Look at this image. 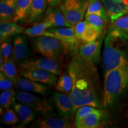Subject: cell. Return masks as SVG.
<instances>
[{
    "label": "cell",
    "mask_w": 128,
    "mask_h": 128,
    "mask_svg": "<svg viewBox=\"0 0 128 128\" xmlns=\"http://www.w3.org/2000/svg\"><path fill=\"white\" fill-rule=\"evenodd\" d=\"M94 63L78 55L69 64L68 71L72 80V88L70 95L77 110L83 106L100 108L98 96V76Z\"/></svg>",
    "instance_id": "cell-1"
},
{
    "label": "cell",
    "mask_w": 128,
    "mask_h": 128,
    "mask_svg": "<svg viewBox=\"0 0 128 128\" xmlns=\"http://www.w3.org/2000/svg\"><path fill=\"white\" fill-rule=\"evenodd\" d=\"M128 36L112 26L104 39L103 64L105 73L127 61L125 40Z\"/></svg>",
    "instance_id": "cell-2"
},
{
    "label": "cell",
    "mask_w": 128,
    "mask_h": 128,
    "mask_svg": "<svg viewBox=\"0 0 128 128\" xmlns=\"http://www.w3.org/2000/svg\"><path fill=\"white\" fill-rule=\"evenodd\" d=\"M128 87V60L105 73L103 105L107 108L114 103Z\"/></svg>",
    "instance_id": "cell-3"
},
{
    "label": "cell",
    "mask_w": 128,
    "mask_h": 128,
    "mask_svg": "<svg viewBox=\"0 0 128 128\" xmlns=\"http://www.w3.org/2000/svg\"><path fill=\"white\" fill-rule=\"evenodd\" d=\"M32 50L36 54L61 62L71 47L60 40L50 36L32 37L30 39Z\"/></svg>",
    "instance_id": "cell-4"
},
{
    "label": "cell",
    "mask_w": 128,
    "mask_h": 128,
    "mask_svg": "<svg viewBox=\"0 0 128 128\" xmlns=\"http://www.w3.org/2000/svg\"><path fill=\"white\" fill-rule=\"evenodd\" d=\"M89 0H63L60 8L71 26L83 20L87 12Z\"/></svg>",
    "instance_id": "cell-5"
},
{
    "label": "cell",
    "mask_w": 128,
    "mask_h": 128,
    "mask_svg": "<svg viewBox=\"0 0 128 128\" xmlns=\"http://www.w3.org/2000/svg\"><path fill=\"white\" fill-rule=\"evenodd\" d=\"M19 70L28 69H40L49 71L56 76L62 72L60 62L46 56L28 58L18 65Z\"/></svg>",
    "instance_id": "cell-6"
},
{
    "label": "cell",
    "mask_w": 128,
    "mask_h": 128,
    "mask_svg": "<svg viewBox=\"0 0 128 128\" xmlns=\"http://www.w3.org/2000/svg\"><path fill=\"white\" fill-rule=\"evenodd\" d=\"M16 99L18 102L28 104L36 113L47 115L53 113V106L50 100L37 96L32 92L20 90L17 92Z\"/></svg>",
    "instance_id": "cell-7"
},
{
    "label": "cell",
    "mask_w": 128,
    "mask_h": 128,
    "mask_svg": "<svg viewBox=\"0 0 128 128\" xmlns=\"http://www.w3.org/2000/svg\"><path fill=\"white\" fill-rule=\"evenodd\" d=\"M100 39L90 42H82L79 46V55L87 61L95 64L100 58L105 33Z\"/></svg>",
    "instance_id": "cell-8"
},
{
    "label": "cell",
    "mask_w": 128,
    "mask_h": 128,
    "mask_svg": "<svg viewBox=\"0 0 128 128\" xmlns=\"http://www.w3.org/2000/svg\"><path fill=\"white\" fill-rule=\"evenodd\" d=\"M21 76L50 87H55L58 81L57 76L50 72L40 69L19 70Z\"/></svg>",
    "instance_id": "cell-9"
},
{
    "label": "cell",
    "mask_w": 128,
    "mask_h": 128,
    "mask_svg": "<svg viewBox=\"0 0 128 128\" xmlns=\"http://www.w3.org/2000/svg\"><path fill=\"white\" fill-rule=\"evenodd\" d=\"M74 27L76 38L82 42L97 40L103 35V32L99 31L85 20L78 22Z\"/></svg>",
    "instance_id": "cell-10"
},
{
    "label": "cell",
    "mask_w": 128,
    "mask_h": 128,
    "mask_svg": "<svg viewBox=\"0 0 128 128\" xmlns=\"http://www.w3.org/2000/svg\"><path fill=\"white\" fill-rule=\"evenodd\" d=\"M53 98L56 108L62 117L69 118L76 114V108L69 94L58 92L54 93Z\"/></svg>",
    "instance_id": "cell-11"
},
{
    "label": "cell",
    "mask_w": 128,
    "mask_h": 128,
    "mask_svg": "<svg viewBox=\"0 0 128 128\" xmlns=\"http://www.w3.org/2000/svg\"><path fill=\"white\" fill-rule=\"evenodd\" d=\"M13 52L12 58L17 64L30 56L28 41L26 34H18L13 37Z\"/></svg>",
    "instance_id": "cell-12"
},
{
    "label": "cell",
    "mask_w": 128,
    "mask_h": 128,
    "mask_svg": "<svg viewBox=\"0 0 128 128\" xmlns=\"http://www.w3.org/2000/svg\"><path fill=\"white\" fill-rule=\"evenodd\" d=\"M66 118H56L44 116L34 120L30 124V128H70L74 124Z\"/></svg>",
    "instance_id": "cell-13"
},
{
    "label": "cell",
    "mask_w": 128,
    "mask_h": 128,
    "mask_svg": "<svg viewBox=\"0 0 128 128\" xmlns=\"http://www.w3.org/2000/svg\"><path fill=\"white\" fill-rule=\"evenodd\" d=\"M106 9L111 23L128 14V0H101Z\"/></svg>",
    "instance_id": "cell-14"
},
{
    "label": "cell",
    "mask_w": 128,
    "mask_h": 128,
    "mask_svg": "<svg viewBox=\"0 0 128 128\" xmlns=\"http://www.w3.org/2000/svg\"><path fill=\"white\" fill-rule=\"evenodd\" d=\"M16 87L18 88L20 90L34 92L42 95H45L49 91V87L47 85L36 82L33 80L21 76L20 75L18 76L16 81Z\"/></svg>",
    "instance_id": "cell-15"
},
{
    "label": "cell",
    "mask_w": 128,
    "mask_h": 128,
    "mask_svg": "<svg viewBox=\"0 0 128 128\" xmlns=\"http://www.w3.org/2000/svg\"><path fill=\"white\" fill-rule=\"evenodd\" d=\"M43 21L50 24L52 28L72 26L67 21L60 7H52L49 6Z\"/></svg>",
    "instance_id": "cell-16"
},
{
    "label": "cell",
    "mask_w": 128,
    "mask_h": 128,
    "mask_svg": "<svg viewBox=\"0 0 128 128\" xmlns=\"http://www.w3.org/2000/svg\"><path fill=\"white\" fill-rule=\"evenodd\" d=\"M48 30L55 34L56 38L66 43L71 48H74L78 44V40L75 35L74 27L50 28Z\"/></svg>",
    "instance_id": "cell-17"
},
{
    "label": "cell",
    "mask_w": 128,
    "mask_h": 128,
    "mask_svg": "<svg viewBox=\"0 0 128 128\" xmlns=\"http://www.w3.org/2000/svg\"><path fill=\"white\" fill-rule=\"evenodd\" d=\"M13 108L17 113L20 119V124L18 127L28 126L34 120L36 112L28 105L18 102L15 103Z\"/></svg>",
    "instance_id": "cell-18"
},
{
    "label": "cell",
    "mask_w": 128,
    "mask_h": 128,
    "mask_svg": "<svg viewBox=\"0 0 128 128\" xmlns=\"http://www.w3.org/2000/svg\"><path fill=\"white\" fill-rule=\"evenodd\" d=\"M48 0H33L28 12L26 22L28 24H32L37 22L45 12Z\"/></svg>",
    "instance_id": "cell-19"
},
{
    "label": "cell",
    "mask_w": 128,
    "mask_h": 128,
    "mask_svg": "<svg viewBox=\"0 0 128 128\" xmlns=\"http://www.w3.org/2000/svg\"><path fill=\"white\" fill-rule=\"evenodd\" d=\"M25 28L17 24L16 22H1L0 23V40L1 42L18 34L23 33Z\"/></svg>",
    "instance_id": "cell-20"
},
{
    "label": "cell",
    "mask_w": 128,
    "mask_h": 128,
    "mask_svg": "<svg viewBox=\"0 0 128 128\" xmlns=\"http://www.w3.org/2000/svg\"><path fill=\"white\" fill-rule=\"evenodd\" d=\"M102 116V111L97 108L94 112L85 117L78 124L75 125L74 128H96L100 127Z\"/></svg>",
    "instance_id": "cell-21"
},
{
    "label": "cell",
    "mask_w": 128,
    "mask_h": 128,
    "mask_svg": "<svg viewBox=\"0 0 128 128\" xmlns=\"http://www.w3.org/2000/svg\"><path fill=\"white\" fill-rule=\"evenodd\" d=\"M18 0H1L0 2V20L12 22L15 14Z\"/></svg>",
    "instance_id": "cell-22"
},
{
    "label": "cell",
    "mask_w": 128,
    "mask_h": 128,
    "mask_svg": "<svg viewBox=\"0 0 128 128\" xmlns=\"http://www.w3.org/2000/svg\"><path fill=\"white\" fill-rule=\"evenodd\" d=\"M32 2L33 0H18L12 21L17 23L26 20Z\"/></svg>",
    "instance_id": "cell-23"
},
{
    "label": "cell",
    "mask_w": 128,
    "mask_h": 128,
    "mask_svg": "<svg viewBox=\"0 0 128 128\" xmlns=\"http://www.w3.org/2000/svg\"><path fill=\"white\" fill-rule=\"evenodd\" d=\"M91 14L100 16L106 23L110 20L106 9L101 0H89L86 15Z\"/></svg>",
    "instance_id": "cell-24"
},
{
    "label": "cell",
    "mask_w": 128,
    "mask_h": 128,
    "mask_svg": "<svg viewBox=\"0 0 128 128\" xmlns=\"http://www.w3.org/2000/svg\"><path fill=\"white\" fill-rule=\"evenodd\" d=\"M17 64L12 58L6 61L0 62L1 71L6 76L12 79L15 83L18 76H20L19 68L17 67Z\"/></svg>",
    "instance_id": "cell-25"
},
{
    "label": "cell",
    "mask_w": 128,
    "mask_h": 128,
    "mask_svg": "<svg viewBox=\"0 0 128 128\" xmlns=\"http://www.w3.org/2000/svg\"><path fill=\"white\" fill-rule=\"evenodd\" d=\"M72 80L67 70L60 74L55 86V90L57 92L70 94L72 88Z\"/></svg>",
    "instance_id": "cell-26"
},
{
    "label": "cell",
    "mask_w": 128,
    "mask_h": 128,
    "mask_svg": "<svg viewBox=\"0 0 128 128\" xmlns=\"http://www.w3.org/2000/svg\"><path fill=\"white\" fill-rule=\"evenodd\" d=\"M13 52V40L8 38L1 42L0 46V62L9 60Z\"/></svg>",
    "instance_id": "cell-27"
},
{
    "label": "cell",
    "mask_w": 128,
    "mask_h": 128,
    "mask_svg": "<svg viewBox=\"0 0 128 128\" xmlns=\"http://www.w3.org/2000/svg\"><path fill=\"white\" fill-rule=\"evenodd\" d=\"M17 93L13 88L2 91L0 96V106L3 108H8L16 103Z\"/></svg>",
    "instance_id": "cell-28"
},
{
    "label": "cell",
    "mask_w": 128,
    "mask_h": 128,
    "mask_svg": "<svg viewBox=\"0 0 128 128\" xmlns=\"http://www.w3.org/2000/svg\"><path fill=\"white\" fill-rule=\"evenodd\" d=\"M1 121L6 125H14L20 122L18 115L14 108H5L2 114H1Z\"/></svg>",
    "instance_id": "cell-29"
},
{
    "label": "cell",
    "mask_w": 128,
    "mask_h": 128,
    "mask_svg": "<svg viewBox=\"0 0 128 128\" xmlns=\"http://www.w3.org/2000/svg\"><path fill=\"white\" fill-rule=\"evenodd\" d=\"M50 28H52L50 24H49L46 22L42 21L40 23H39L34 25L33 27L28 28L25 29L23 33L27 35V36L31 37V38H32V37L39 36H41L44 30H47Z\"/></svg>",
    "instance_id": "cell-30"
},
{
    "label": "cell",
    "mask_w": 128,
    "mask_h": 128,
    "mask_svg": "<svg viewBox=\"0 0 128 128\" xmlns=\"http://www.w3.org/2000/svg\"><path fill=\"white\" fill-rule=\"evenodd\" d=\"M84 18L85 20L87 21L88 23L92 24L99 31L103 32L104 28H106V22L100 16L97 14H91L86 15Z\"/></svg>",
    "instance_id": "cell-31"
},
{
    "label": "cell",
    "mask_w": 128,
    "mask_h": 128,
    "mask_svg": "<svg viewBox=\"0 0 128 128\" xmlns=\"http://www.w3.org/2000/svg\"><path fill=\"white\" fill-rule=\"evenodd\" d=\"M96 108L91 106H83L78 108L76 112V116H75V121L74 124V127L75 125L78 124L82 119L87 115L90 114L92 112L96 109Z\"/></svg>",
    "instance_id": "cell-32"
},
{
    "label": "cell",
    "mask_w": 128,
    "mask_h": 128,
    "mask_svg": "<svg viewBox=\"0 0 128 128\" xmlns=\"http://www.w3.org/2000/svg\"><path fill=\"white\" fill-rule=\"evenodd\" d=\"M112 24V26L120 30L128 36V14L120 17Z\"/></svg>",
    "instance_id": "cell-33"
},
{
    "label": "cell",
    "mask_w": 128,
    "mask_h": 128,
    "mask_svg": "<svg viewBox=\"0 0 128 128\" xmlns=\"http://www.w3.org/2000/svg\"><path fill=\"white\" fill-rule=\"evenodd\" d=\"M14 87H16V83L2 72H0V90L4 91L13 88Z\"/></svg>",
    "instance_id": "cell-34"
},
{
    "label": "cell",
    "mask_w": 128,
    "mask_h": 128,
    "mask_svg": "<svg viewBox=\"0 0 128 128\" xmlns=\"http://www.w3.org/2000/svg\"><path fill=\"white\" fill-rule=\"evenodd\" d=\"M62 1L63 0H48V6L52 7H58Z\"/></svg>",
    "instance_id": "cell-35"
}]
</instances>
